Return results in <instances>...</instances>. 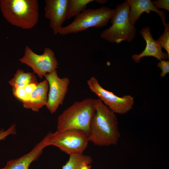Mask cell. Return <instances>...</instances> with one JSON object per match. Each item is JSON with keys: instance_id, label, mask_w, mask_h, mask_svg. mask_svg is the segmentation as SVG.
Listing matches in <instances>:
<instances>
[{"instance_id": "cell-8", "label": "cell", "mask_w": 169, "mask_h": 169, "mask_svg": "<svg viewBox=\"0 0 169 169\" xmlns=\"http://www.w3.org/2000/svg\"><path fill=\"white\" fill-rule=\"evenodd\" d=\"M19 60L30 67L40 79L56 70L59 64L54 51L47 47L42 54H38L26 45L24 55Z\"/></svg>"}, {"instance_id": "cell-18", "label": "cell", "mask_w": 169, "mask_h": 169, "mask_svg": "<svg viewBox=\"0 0 169 169\" xmlns=\"http://www.w3.org/2000/svg\"><path fill=\"white\" fill-rule=\"evenodd\" d=\"M163 33L157 40L161 47L164 48L169 55V24L166 23L164 26Z\"/></svg>"}, {"instance_id": "cell-4", "label": "cell", "mask_w": 169, "mask_h": 169, "mask_svg": "<svg viewBox=\"0 0 169 169\" xmlns=\"http://www.w3.org/2000/svg\"><path fill=\"white\" fill-rule=\"evenodd\" d=\"M130 6L127 1L118 4L110 19L111 26L103 31L100 36L110 43L130 42L135 37L136 28L131 24L129 18Z\"/></svg>"}, {"instance_id": "cell-5", "label": "cell", "mask_w": 169, "mask_h": 169, "mask_svg": "<svg viewBox=\"0 0 169 169\" xmlns=\"http://www.w3.org/2000/svg\"><path fill=\"white\" fill-rule=\"evenodd\" d=\"M114 12L115 9L106 7L86 9L75 16L71 23L62 27L59 33L65 35L82 32L91 27H103L107 24Z\"/></svg>"}, {"instance_id": "cell-12", "label": "cell", "mask_w": 169, "mask_h": 169, "mask_svg": "<svg viewBox=\"0 0 169 169\" xmlns=\"http://www.w3.org/2000/svg\"><path fill=\"white\" fill-rule=\"evenodd\" d=\"M49 146L47 135L28 153L17 159L7 162L5 166L0 169H29L31 164L37 160L44 149Z\"/></svg>"}, {"instance_id": "cell-21", "label": "cell", "mask_w": 169, "mask_h": 169, "mask_svg": "<svg viewBox=\"0 0 169 169\" xmlns=\"http://www.w3.org/2000/svg\"><path fill=\"white\" fill-rule=\"evenodd\" d=\"M157 66L161 70L160 74L161 77H164L169 72V59L167 61L161 60L158 63Z\"/></svg>"}, {"instance_id": "cell-1", "label": "cell", "mask_w": 169, "mask_h": 169, "mask_svg": "<svg viewBox=\"0 0 169 169\" xmlns=\"http://www.w3.org/2000/svg\"><path fill=\"white\" fill-rule=\"evenodd\" d=\"M95 112L92 119L88 141L99 146L116 145L120 137L115 113L98 99H93Z\"/></svg>"}, {"instance_id": "cell-2", "label": "cell", "mask_w": 169, "mask_h": 169, "mask_svg": "<svg viewBox=\"0 0 169 169\" xmlns=\"http://www.w3.org/2000/svg\"><path fill=\"white\" fill-rule=\"evenodd\" d=\"M37 0H0L3 17L10 24L23 29H30L37 24L39 18Z\"/></svg>"}, {"instance_id": "cell-13", "label": "cell", "mask_w": 169, "mask_h": 169, "mask_svg": "<svg viewBox=\"0 0 169 169\" xmlns=\"http://www.w3.org/2000/svg\"><path fill=\"white\" fill-rule=\"evenodd\" d=\"M129 6V18L132 25H135L141 15L144 12L149 13L150 11L156 13L160 17L162 24L165 26L166 14L163 12L157 9L150 0H127Z\"/></svg>"}, {"instance_id": "cell-22", "label": "cell", "mask_w": 169, "mask_h": 169, "mask_svg": "<svg viewBox=\"0 0 169 169\" xmlns=\"http://www.w3.org/2000/svg\"><path fill=\"white\" fill-rule=\"evenodd\" d=\"M152 2L154 6L157 9L162 8L169 11V0H158Z\"/></svg>"}, {"instance_id": "cell-19", "label": "cell", "mask_w": 169, "mask_h": 169, "mask_svg": "<svg viewBox=\"0 0 169 169\" xmlns=\"http://www.w3.org/2000/svg\"><path fill=\"white\" fill-rule=\"evenodd\" d=\"M12 91L13 95L23 103L29 99L30 96L26 94L23 88H19L13 89Z\"/></svg>"}, {"instance_id": "cell-16", "label": "cell", "mask_w": 169, "mask_h": 169, "mask_svg": "<svg viewBox=\"0 0 169 169\" xmlns=\"http://www.w3.org/2000/svg\"><path fill=\"white\" fill-rule=\"evenodd\" d=\"M94 0H68L66 19L75 17L86 9L87 5Z\"/></svg>"}, {"instance_id": "cell-10", "label": "cell", "mask_w": 169, "mask_h": 169, "mask_svg": "<svg viewBox=\"0 0 169 169\" xmlns=\"http://www.w3.org/2000/svg\"><path fill=\"white\" fill-rule=\"evenodd\" d=\"M68 0H45L44 16L49 21V27L54 35L59 33L66 19Z\"/></svg>"}, {"instance_id": "cell-14", "label": "cell", "mask_w": 169, "mask_h": 169, "mask_svg": "<svg viewBox=\"0 0 169 169\" xmlns=\"http://www.w3.org/2000/svg\"><path fill=\"white\" fill-rule=\"evenodd\" d=\"M49 87L48 81L46 79L38 83L35 89L30 94L29 99L23 103V107L34 111H39L47 103Z\"/></svg>"}, {"instance_id": "cell-7", "label": "cell", "mask_w": 169, "mask_h": 169, "mask_svg": "<svg viewBox=\"0 0 169 169\" xmlns=\"http://www.w3.org/2000/svg\"><path fill=\"white\" fill-rule=\"evenodd\" d=\"M90 91L96 95L103 103L115 113L125 114L132 108L134 98L130 95L120 97L112 92L103 88L94 77H91L87 81Z\"/></svg>"}, {"instance_id": "cell-11", "label": "cell", "mask_w": 169, "mask_h": 169, "mask_svg": "<svg viewBox=\"0 0 169 169\" xmlns=\"http://www.w3.org/2000/svg\"><path fill=\"white\" fill-rule=\"evenodd\" d=\"M140 34L146 43L144 50L140 54H133L131 59L136 63H138L140 59L146 56H152L159 60L169 59V55L167 53L162 52V48L157 40H155L151 35L149 27L146 26L140 31Z\"/></svg>"}, {"instance_id": "cell-9", "label": "cell", "mask_w": 169, "mask_h": 169, "mask_svg": "<svg viewBox=\"0 0 169 169\" xmlns=\"http://www.w3.org/2000/svg\"><path fill=\"white\" fill-rule=\"evenodd\" d=\"M48 82L49 91L46 105L49 111L52 114L63 104L68 90L70 79L67 77H59L57 70L47 74L44 76Z\"/></svg>"}, {"instance_id": "cell-15", "label": "cell", "mask_w": 169, "mask_h": 169, "mask_svg": "<svg viewBox=\"0 0 169 169\" xmlns=\"http://www.w3.org/2000/svg\"><path fill=\"white\" fill-rule=\"evenodd\" d=\"M12 87V90L23 88L32 83L38 84L36 76L33 73L25 72L22 69H18L14 77L8 82Z\"/></svg>"}, {"instance_id": "cell-17", "label": "cell", "mask_w": 169, "mask_h": 169, "mask_svg": "<svg viewBox=\"0 0 169 169\" xmlns=\"http://www.w3.org/2000/svg\"><path fill=\"white\" fill-rule=\"evenodd\" d=\"M86 161H92V159L90 156L83 153L70 155L62 169H80L82 163Z\"/></svg>"}, {"instance_id": "cell-3", "label": "cell", "mask_w": 169, "mask_h": 169, "mask_svg": "<svg viewBox=\"0 0 169 169\" xmlns=\"http://www.w3.org/2000/svg\"><path fill=\"white\" fill-rule=\"evenodd\" d=\"M95 112L93 99L75 101L58 116L57 131L80 130L89 136L90 123Z\"/></svg>"}, {"instance_id": "cell-23", "label": "cell", "mask_w": 169, "mask_h": 169, "mask_svg": "<svg viewBox=\"0 0 169 169\" xmlns=\"http://www.w3.org/2000/svg\"><path fill=\"white\" fill-rule=\"evenodd\" d=\"M38 84L32 83L28 84L23 87L25 92L28 96H30V94L35 89Z\"/></svg>"}, {"instance_id": "cell-25", "label": "cell", "mask_w": 169, "mask_h": 169, "mask_svg": "<svg viewBox=\"0 0 169 169\" xmlns=\"http://www.w3.org/2000/svg\"><path fill=\"white\" fill-rule=\"evenodd\" d=\"M96 1L100 4L104 3L107 2V0H96Z\"/></svg>"}, {"instance_id": "cell-6", "label": "cell", "mask_w": 169, "mask_h": 169, "mask_svg": "<svg viewBox=\"0 0 169 169\" xmlns=\"http://www.w3.org/2000/svg\"><path fill=\"white\" fill-rule=\"evenodd\" d=\"M47 135L49 146L57 147L69 155L83 153L89 142L88 135L78 130L56 131Z\"/></svg>"}, {"instance_id": "cell-20", "label": "cell", "mask_w": 169, "mask_h": 169, "mask_svg": "<svg viewBox=\"0 0 169 169\" xmlns=\"http://www.w3.org/2000/svg\"><path fill=\"white\" fill-rule=\"evenodd\" d=\"M16 125L12 124L7 130L3 129L0 130V141L6 139L8 136L11 135H15L16 133Z\"/></svg>"}, {"instance_id": "cell-24", "label": "cell", "mask_w": 169, "mask_h": 169, "mask_svg": "<svg viewBox=\"0 0 169 169\" xmlns=\"http://www.w3.org/2000/svg\"><path fill=\"white\" fill-rule=\"evenodd\" d=\"M92 161H84L82 164L80 169H91L90 165Z\"/></svg>"}]
</instances>
